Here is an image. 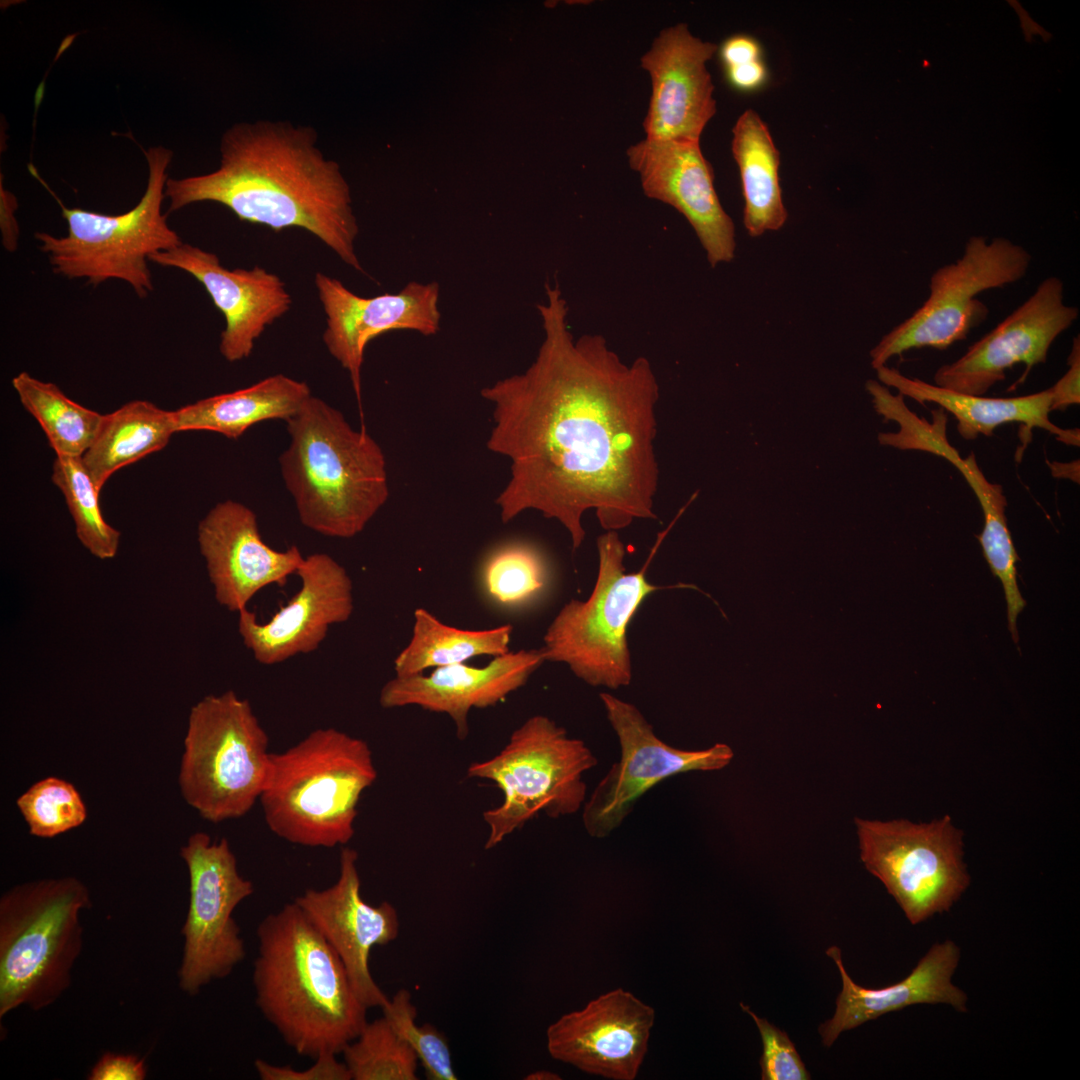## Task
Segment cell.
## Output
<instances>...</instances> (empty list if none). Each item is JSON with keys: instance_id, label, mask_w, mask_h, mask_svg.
Wrapping results in <instances>:
<instances>
[{"instance_id": "1", "label": "cell", "mask_w": 1080, "mask_h": 1080, "mask_svg": "<svg viewBox=\"0 0 1080 1080\" xmlns=\"http://www.w3.org/2000/svg\"><path fill=\"white\" fill-rule=\"evenodd\" d=\"M545 293L534 361L480 394L492 405L487 448L510 462L495 501L502 522L538 511L576 550L591 509L605 531L657 518L660 387L647 358L625 362L601 334L575 338L561 289L546 283Z\"/></svg>"}, {"instance_id": "2", "label": "cell", "mask_w": 1080, "mask_h": 1080, "mask_svg": "<svg viewBox=\"0 0 1080 1080\" xmlns=\"http://www.w3.org/2000/svg\"><path fill=\"white\" fill-rule=\"evenodd\" d=\"M318 133L289 121H243L220 141L219 167L168 179L169 212L199 202L228 208L240 221L276 232L311 233L345 264L364 273L355 250L358 226L349 187L336 162L318 146Z\"/></svg>"}, {"instance_id": "3", "label": "cell", "mask_w": 1080, "mask_h": 1080, "mask_svg": "<svg viewBox=\"0 0 1080 1080\" xmlns=\"http://www.w3.org/2000/svg\"><path fill=\"white\" fill-rule=\"evenodd\" d=\"M256 935L252 982L262 1015L298 1055L342 1053L368 1008L338 954L294 900L264 917Z\"/></svg>"}, {"instance_id": "4", "label": "cell", "mask_w": 1080, "mask_h": 1080, "mask_svg": "<svg viewBox=\"0 0 1080 1080\" xmlns=\"http://www.w3.org/2000/svg\"><path fill=\"white\" fill-rule=\"evenodd\" d=\"M286 422L290 443L279 461L301 523L324 536H356L389 497L381 447L312 395Z\"/></svg>"}, {"instance_id": "5", "label": "cell", "mask_w": 1080, "mask_h": 1080, "mask_svg": "<svg viewBox=\"0 0 1080 1080\" xmlns=\"http://www.w3.org/2000/svg\"><path fill=\"white\" fill-rule=\"evenodd\" d=\"M377 779L366 741L319 728L283 752L272 753L259 802L268 828L305 847L347 844L357 808Z\"/></svg>"}, {"instance_id": "6", "label": "cell", "mask_w": 1080, "mask_h": 1080, "mask_svg": "<svg viewBox=\"0 0 1080 1080\" xmlns=\"http://www.w3.org/2000/svg\"><path fill=\"white\" fill-rule=\"evenodd\" d=\"M91 907L73 876L18 884L0 898V1018L18 1007L40 1011L70 987L83 949L80 913Z\"/></svg>"}, {"instance_id": "7", "label": "cell", "mask_w": 1080, "mask_h": 1080, "mask_svg": "<svg viewBox=\"0 0 1080 1080\" xmlns=\"http://www.w3.org/2000/svg\"><path fill=\"white\" fill-rule=\"evenodd\" d=\"M148 180L140 201L127 212L106 215L60 203L67 222L65 236L38 232L39 249L55 274L86 279L92 285L116 279L126 282L138 297L153 290L148 261L153 254L182 243L162 212L167 169L173 152L158 146L144 151Z\"/></svg>"}, {"instance_id": "8", "label": "cell", "mask_w": 1080, "mask_h": 1080, "mask_svg": "<svg viewBox=\"0 0 1080 1080\" xmlns=\"http://www.w3.org/2000/svg\"><path fill=\"white\" fill-rule=\"evenodd\" d=\"M269 738L248 700L228 690L190 710L178 782L186 803L213 823L246 815L267 779Z\"/></svg>"}, {"instance_id": "9", "label": "cell", "mask_w": 1080, "mask_h": 1080, "mask_svg": "<svg viewBox=\"0 0 1080 1080\" xmlns=\"http://www.w3.org/2000/svg\"><path fill=\"white\" fill-rule=\"evenodd\" d=\"M597 759L578 738L544 715H534L515 729L493 757L473 762L470 778L492 781L502 792L498 806L483 813L489 827L486 849L543 812L551 818L577 813L587 799L583 775Z\"/></svg>"}, {"instance_id": "10", "label": "cell", "mask_w": 1080, "mask_h": 1080, "mask_svg": "<svg viewBox=\"0 0 1080 1080\" xmlns=\"http://www.w3.org/2000/svg\"><path fill=\"white\" fill-rule=\"evenodd\" d=\"M598 571L589 597L566 603L550 623L541 648L545 661L562 662L594 687L618 689L632 680L627 629L642 602L663 588L649 582L646 566L627 573L618 531L598 536Z\"/></svg>"}, {"instance_id": "11", "label": "cell", "mask_w": 1080, "mask_h": 1080, "mask_svg": "<svg viewBox=\"0 0 1080 1080\" xmlns=\"http://www.w3.org/2000/svg\"><path fill=\"white\" fill-rule=\"evenodd\" d=\"M860 858L912 925L949 911L970 883L962 832L949 816L929 823L855 819Z\"/></svg>"}, {"instance_id": "12", "label": "cell", "mask_w": 1080, "mask_h": 1080, "mask_svg": "<svg viewBox=\"0 0 1080 1080\" xmlns=\"http://www.w3.org/2000/svg\"><path fill=\"white\" fill-rule=\"evenodd\" d=\"M1031 260L1024 247L1007 238L995 237L988 242L984 236H971L959 259L933 272L922 306L870 351L871 366L876 370L914 348L944 350L966 339L989 312L976 296L1019 281Z\"/></svg>"}, {"instance_id": "13", "label": "cell", "mask_w": 1080, "mask_h": 1080, "mask_svg": "<svg viewBox=\"0 0 1080 1080\" xmlns=\"http://www.w3.org/2000/svg\"><path fill=\"white\" fill-rule=\"evenodd\" d=\"M180 856L189 875V905L181 934L184 947L178 969L180 989L193 996L211 981L223 979L246 957L235 908L254 893L238 869L229 842L192 834Z\"/></svg>"}, {"instance_id": "14", "label": "cell", "mask_w": 1080, "mask_h": 1080, "mask_svg": "<svg viewBox=\"0 0 1080 1080\" xmlns=\"http://www.w3.org/2000/svg\"><path fill=\"white\" fill-rule=\"evenodd\" d=\"M600 700L620 745V759L607 771L583 805V826L593 838L608 837L632 812L636 801L661 781L690 771L727 766L734 753L716 743L683 750L662 741L641 711L606 692Z\"/></svg>"}, {"instance_id": "15", "label": "cell", "mask_w": 1080, "mask_h": 1080, "mask_svg": "<svg viewBox=\"0 0 1080 1080\" xmlns=\"http://www.w3.org/2000/svg\"><path fill=\"white\" fill-rule=\"evenodd\" d=\"M1079 316V309L1064 302V284L1056 276L1045 278L1035 291L990 332L972 344L956 361L939 367L935 385L952 391L983 396L1005 379L1018 363L1029 371L1045 363L1048 351Z\"/></svg>"}, {"instance_id": "16", "label": "cell", "mask_w": 1080, "mask_h": 1080, "mask_svg": "<svg viewBox=\"0 0 1080 1080\" xmlns=\"http://www.w3.org/2000/svg\"><path fill=\"white\" fill-rule=\"evenodd\" d=\"M315 286L326 316L323 342L349 373L359 404L361 367L370 341L392 330H412L424 336L440 330L437 282L412 281L397 293L365 298L338 279L318 272Z\"/></svg>"}, {"instance_id": "17", "label": "cell", "mask_w": 1080, "mask_h": 1080, "mask_svg": "<svg viewBox=\"0 0 1080 1080\" xmlns=\"http://www.w3.org/2000/svg\"><path fill=\"white\" fill-rule=\"evenodd\" d=\"M655 1010L631 992L611 990L562 1015L546 1032L550 1056L612 1080H634L648 1051Z\"/></svg>"}, {"instance_id": "18", "label": "cell", "mask_w": 1080, "mask_h": 1080, "mask_svg": "<svg viewBox=\"0 0 1080 1080\" xmlns=\"http://www.w3.org/2000/svg\"><path fill=\"white\" fill-rule=\"evenodd\" d=\"M357 862L358 853L344 847L336 882L322 890L307 889L294 901L338 954L360 1001L382 1009L390 998L372 977L369 957L373 947L398 937L399 915L387 901L377 906L365 902Z\"/></svg>"}, {"instance_id": "19", "label": "cell", "mask_w": 1080, "mask_h": 1080, "mask_svg": "<svg viewBox=\"0 0 1080 1080\" xmlns=\"http://www.w3.org/2000/svg\"><path fill=\"white\" fill-rule=\"evenodd\" d=\"M644 194L675 208L693 228L712 268L733 260L735 228L714 187L699 141L641 140L627 151Z\"/></svg>"}, {"instance_id": "20", "label": "cell", "mask_w": 1080, "mask_h": 1080, "mask_svg": "<svg viewBox=\"0 0 1080 1080\" xmlns=\"http://www.w3.org/2000/svg\"><path fill=\"white\" fill-rule=\"evenodd\" d=\"M296 594L265 623L247 608L238 612L244 645L261 664L274 665L319 648L329 628L353 612V585L345 568L325 553L304 557Z\"/></svg>"}, {"instance_id": "21", "label": "cell", "mask_w": 1080, "mask_h": 1080, "mask_svg": "<svg viewBox=\"0 0 1080 1080\" xmlns=\"http://www.w3.org/2000/svg\"><path fill=\"white\" fill-rule=\"evenodd\" d=\"M717 46L695 37L685 23L664 28L641 59L652 93L643 121L647 140L699 141L716 113L707 62Z\"/></svg>"}, {"instance_id": "22", "label": "cell", "mask_w": 1080, "mask_h": 1080, "mask_svg": "<svg viewBox=\"0 0 1080 1080\" xmlns=\"http://www.w3.org/2000/svg\"><path fill=\"white\" fill-rule=\"evenodd\" d=\"M198 543L217 602L239 612L263 588L283 586L304 557L297 546L267 545L253 510L240 502L217 503L199 522Z\"/></svg>"}, {"instance_id": "23", "label": "cell", "mask_w": 1080, "mask_h": 1080, "mask_svg": "<svg viewBox=\"0 0 1080 1080\" xmlns=\"http://www.w3.org/2000/svg\"><path fill=\"white\" fill-rule=\"evenodd\" d=\"M150 261L198 280L225 318L219 351L229 362L248 358L265 329L285 315L292 299L279 276L264 268L224 267L215 253L187 243L153 254Z\"/></svg>"}, {"instance_id": "24", "label": "cell", "mask_w": 1080, "mask_h": 1080, "mask_svg": "<svg viewBox=\"0 0 1080 1080\" xmlns=\"http://www.w3.org/2000/svg\"><path fill=\"white\" fill-rule=\"evenodd\" d=\"M543 662L541 649L509 651L480 668L459 663L438 667L429 675L395 676L382 687L379 703L383 708L415 705L447 714L463 740L472 708L496 705L525 685Z\"/></svg>"}, {"instance_id": "25", "label": "cell", "mask_w": 1080, "mask_h": 1080, "mask_svg": "<svg viewBox=\"0 0 1080 1080\" xmlns=\"http://www.w3.org/2000/svg\"><path fill=\"white\" fill-rule=\"evenodd\" d=\"M826 954L838 968L842 989L833 1017L818 1029L825 1047H830L844 1031L912 1005L945 1004L958 1012H967V994L952 982L961 956L959 946L952 940L935 943L907 977L878 989L862 987L852 980L837 946L828 948Z\"/></svg>"}, {"instance_id": "26", "label": "cell", "mask_w": 1080, "mask_h": 1080, "mask_svg": "<svg viewBox=\"0 0 1080 1080\" xmlns=\"http://www.w3.org/2000/svg\"><path fill=\"white\" fill-rule=\"evenodd\" d=\"M876 373L881 384L895 388L904 397L922 405L935 403L954 415L957 430L966 440H975L979 435L992 436L998 426L1018 422L1025 425L1027 432L1041 428L1065 444L1079 446L1078 429H1062L1050 421L1049 389L1018 397L990 398L952 391L919 378H909L886 365L877 368Z\"/></svg>"}, {"instance_id": "27", "label": "cell", "mask_w": 1080, "mask_h": 1080, "mask_svg": "<svg viewBox=\"0 0 1080 1080\" xmlns=\"http://www.w3.org/2000/svg\"><path fill=\"white\" fill-rule=\"evenodd\" d=\"M310 396V388L305 382L275 374L249 387L203 398L173 410L175 430L211 431L235 440L262 421H288Z\"/></svg>"}, {"instance_id": "28", "label": "cell", "mask_w": 1080, "mask_h": 1080, "mask_svg": "<svg viewBox=\"0 0 1080 1080\" xmlns=\"http://www.w3.org/2000/svg\"><path fill=\"white\" fill-rule=\"evenodd\" d=\"M174 433L173 411L133 400L102 416L81 459L101 491L115 472L165 448Z\"/></svg>"}, {"instance_id": "29", "label": "cell", "mask_w": 1080, "mask_h": 1080, "mask_svg": "<svg viewBox=\"0 0 1080 1080\" xmlns=\"http://www.w3.org/2000/svg\"><path fill=\"white\" fill-rule=\"evenodd\" d=\"M733 157L744 197V226L751 237L779 230L787 220L779 180L780 157L770 132L752 109L733 127Z\"/></svg>"}, {"instance_id": "30", "label": "cell", "mask_w": 1080, "mask_h": 1080, "mask_svg": "<svg viewBox=\"0 0 1080 1080\" xmlns=\"http://www.w3.org/2000/svg\"><path fill=\"white\" fill-rule=\"evenodd\" d=\"M513 627L510 624L485 630L452 627L424 608L414 612L412 637L394 660L397 677L421 674L482 655L501 656L509 652Z\"/></svg>"}, {"instance_id": "31", "label": "cell", "mask_w": 1080, "mask_h": 1080, "mask_svg": "<svg viewBox=\"0 0 1080 1080\" xmlns=\"http://www.w3.org/2000/svg\"><path fill=\"white\" fill-rule=\"evenodd\" d=\"M18 398L44 431L56 456L81 457L92 443L103 414L67 397L51 382L27 372L12 379Z\"/></svg>"}, {"instance_id": "32", "label": "cell", "mask_w": 1080, "mask_h": 1080, "mask_svg": "<svg viewBox=\"0 0 1080 1080\" xmlns=\"http://www.w3.org/2000/svg\"><path fill=\"white\" fill-rule=\"evenodd\" d=\"M984 515V527L977 536L984 557L1003 586L1007 604L1008 627L1015 643L1018 642L1016 620L1026 605L1017 582L1016 563L1019 556L1015 550L1005 515L1007 500L1003 488L990 482L978 466L974 456L967 457L960 468Z\"/></svg>"}, {"instance_id": "33", "label": "cell", "mask_w": 1080, "mask_h": 1080, "mask_svg": "<svg viewBox=\"0 0 1080 1080\" xmlns=\"http://www.w3.org/2000/svg\"><path fill=\"white\" fill-rule=\"evenodd\" d=\"M51 480L64 496L81 544L98 559L114 558L120 532L105 520L99 501L101 491L81 457L56 456Z\"/></svg>"}, {"instance_id": "34", "label": "cell", "mask_w": 1080, "mask_h": 1080, "mask_svg": "<svg viewBox=\"0 0 1080 1080\" xmlns=\"http://www.w3.org/2000/svg\"><path fill=\"white\" fill-rule=\"evenodd\" d=\"M548 576L543 553L533 544L520 541L495 548L481 569L485 592L504 606H518L535 598L546 586Z\"/></svg>"}, {"instance_id": "35", "label": "cell", "mask_w": 1080, "mask_h": 1080, "mask_svg": "<svg viewBox=\"0 0 1080 1080\" xmlns=\"http://www.w3.org/2000/svg\"><path fill=\"white\" fill-rule=\"evenodd\" d=\"M352 1080H417L418 1058L382 1017L367 1022L342 1051Z\"/></svg>"}, {"instance_id": "36", "label": "cell", "mask_w": 1080, "mask_h": 1080, "mask_svg": "<svg viewBox=\"0 0 1080 1080\" xmlns=\"http://www.w3.org/2000/svg\"><path fill=\"white\" fill-rule=\"evenodd\" d=\"M30 834L52 838L81 825L86 806L70 782L47 777L33 784L17 799Z\"/></svg>"}, {"instance_id": "37", "label": "cell", "mask_w": 1080, "mask_h": 1080, "mask_svg": "<svg viewBox=\"0 0 1080 1080\" xmlns=\"http://www.w3.org/2000/svg\"><path fill=\"white\" fill-rule=\"evenodd\" d=\"M382 1011L397 1034L414 1051L428 1079H457L446 1037L429 1023L417 1024V1010L407 989L398 990Z\"/></svg>"}, {"instance_id": "38", "label": "cell", "mask_w": 1080, "mask_h": 1080, "mask_svg": "<svg viewBox=\"0 0 1080 1080\" xmlns=\"http://www.w3.org/2000/svg\"><path fill=\"white\" fill-rule=\"evenodd\" d=\"M741 1008L755 1022L763 1044L760 1058L762 1080L811 1079L805 1064L788 1035L769 1021L759 1017L748 1006Z\"/></svg>"}, {"instance_id": "39", "label": "cell", "mask_w": 1080, "mask_h": 1080, "mask_svg": "<svg viewBox=\"0 0 1080 1080\" xmlns=\"http://www.w3.org/2000/svg\"><path fill=\"white\" fill-rule=\"evenodd\" d=\"M336 1056L320 1055L304 1070L273 1065L262 1059H257L254 1066L262 1080H352L346 1064L338 1061Z\"/></svg>"}, {"instance_id": "40", "label": "cell", "mask_w": 1080, "mask_h": 1080, "mask_svg": "<svg viewBox=\"0 0 1080 1080\" xmlns=\"http://www.w3.org/2000/svg\"><path fill=\"white\" fill-rule=\"evenodd\" d=\"M144 1060L133 1054L105 1052L91 1068L89 1080H144Z\"/></svg>"}, {"instance_id": "41", "label": "cell", "mask_w": 1080, "mask_h": 1080, "mask_svg": "<svg viewBox=\"0 0 1080 1080\" xmlns=\"http://www.w3.org/2000/svg\"><path fill=\"white\" fill-rule=\"evenodd\" d=\"M1069 369L1051 387V411L1065 410L1070 405L1080 402V340L1079 335L1073 338L1072 349L1067 358Z\"/></svg>"}, {"instance_id": "42", "label": "cell", "mask_w": 1080, "mask_h": 1080, "mask_svg": "<svg viewBox=\"0 0 1080 1080\" xmlns=\"http://www.w3.org/2000/svg\"><path fill=\"white\" fill-rule=\"evenodd\" d=\"M718 53L723 68L761 60L759 43L748 35H734L727 38L721 44Z\"/></svg>"}, {"instance_id": "43", "label": "cell", "mask_w": 1080, "mask_h": 1080, "mask_svg": "<svg viewBox=\"0 0 1080 1080\" xmlns=\"http://www.w3.org/2000/svg\"><path fill=\"white\" fill-rule=\"evenodd\" d=\"M730 86L739 91H752L761 87L767 79V69L762 60L724 68Z\"/></svg>"}, {"instance_id": "44", "label": "cell", "mask_w": 1080, "mask_h": 1080, "mask_svg": "<svg viewBox=\"0 0 1080 1080\" xmlns=\"http://www.w3.org/2000/svg\"><path fill=\"white\" fill-rule=\"evenodd\" d=\"M13 197L1 189V231L3 246L10 252L15 251L18 241V227L13 216Z\"/></svg>"}, {"instance_id": "45", "label": "cell", "mask_w": 1080, "mask_h": 1080, "mask_svg": "<svg viewBox=\"0 0 1080 1080\" xmlns=\"http://www.w3.org/2000/svg\"><path fill=\"white\" fill-rule=\"evenodd\" d=\"M1049 465L1051 467V472L1054 476L1069 478L1074 482H1079V461H1074L1068 464H1060L1054 462L1053 464Z\"/></svg>"}, {"instance_id": "46", "label": "cell", "mask_w": 1080, "mask_h": 1080, "mask_svg": "<svg viewBox=\"0 0 1080 1080\" xmlns=\"http://www.w3.org/2000/svg\"><path fill=\"white\" fill-rule=\"evenodd\" d=\"M527 1080H559L561 1077L548 1070H538L525 1077Z\"/></svg>"}]
</instances>
